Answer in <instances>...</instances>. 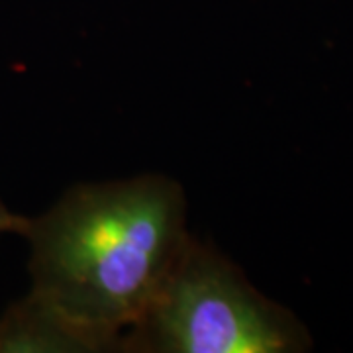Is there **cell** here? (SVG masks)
I'll return each mask as SVG.
<instances>
[{"instance_id":"cell-1","label":"cell","mask_w":353,"mask_h":353,"mask_svg":"<svg viewBox=\"0 0 353 353\" xmlns=\"http://www.w3.org/2000/svg\"><path fill=\"white\" fill-rule=\"evenodd\" d=\"M30 294L99 352L122 350L187 232L183 189L163 175L87 183L30 218Z\"/></svg>"},{"instance_id":"cell-2","label":"cell","mask_w":353,"mask_h":353,"mask_svg":"<svg viewBox=\"0 0 353 353\" xmlns=\"http://www.w3.org/2000/svg\"><path fill=\"white\" fill-rule=\"evenodd\" d=\"M304 326L253 289L222 253L189 236L148 312L122 343L148 353H294Z\"/></svg>"},{"instance_id":"cell-3","label":"cell","mask_w":353,"mask_h":353,"mask_svg":"<svg viewBox=\"0 0 353 353\" xmlns=\"http://www.w3.org/2000/svg\"><path fill=\"white\" fill-rule=\"evenodd\" d=\"M99 347L28 292L0 318V353H92Z\"/></svg>"},{"instance_id":"cell-4","label":"cell","mask_w":353,"mask_h":353,"mask_svg":"<svg viewBox=\"0 0 353 353\" xmlns=\"http://www.w3.org/2000/svg\"><path fill=\"white\" fill-rule=\"evenodd\" d=\"M28 224H30V218L14 214L12 210H8L0 202V234H18V236H24L26 230H28Z\"/></svg>"}]
</instances>
